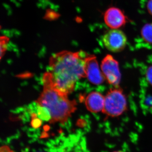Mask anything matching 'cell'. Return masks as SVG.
<instances>
[{"label": "cell", "instance_id": "1", "mask_svg": "<svg viewBox=\"0 0 152 152\" xmlns=\"http://www.w3.org/2000/svg\"><path fill=\"white\" fill-rule=\"evenodd\" d=\"M85 52L64 51L53 55L50 61V73L56 88L68 95L73 91L75 83L86 77Z\"/></svg>", "mask_w": 152, "mask_h": 152}, {"label": "cell", "instance_id": "2", "mask_svg": "<svg viewBox=\"0 0 152 152\" xmlns=\"http://www.w3.org/2000/svg\"><path fill=\"white\" fill-rule=\"evenodd\" d=\"M43 91L37 102L48 109L51 115V123L58 122L64 124L77 109L76 101L69 100L67 95L56 88L49 72L44 74Z\"/></svg>", "mask_w": 152, "mask_h": 152}, {"label": "cell", "instance_id": "3", "mask_svg": "<svg viewBox=\"0 0 152 152\" xmlns=\"http://www.w3.org/2000/svg\"><path fill=\"white\" fill-rule=\"evenodd\" d=\"M127 109L126 98L121 89L115 87L109 90L105 96L103 113L109 117L119 116Z\"/></svg>", "mask_w": 152, "mask_h": 152}, {"label": "cell", "instance_id": "4", "mask_svg": "<svg viewBox=\"0 0 152 152\" xmlns=\"http://www.w3.org/2000/svg\"><path fill=\"white\" fill-rule=\"evenodd\" d=\"M101 69L104 77L109 84L119 87L121 75L119 63L113 56L107 55L102 61Z\"/></svg>", "mask_w": 152, "mask_h": 152}, {"label": "cell", "instance_id": "5", "mask_svg": "<svg viewBox=\"0 0 152 152\" xmlns=\"http://www.w3.org/2000/svg\"><path fill=\"white\" fill-rule=\"evenodd\" d=\"M102 41L105 47L110 51L118 53L124 49L127 39L122 31L111 29L104 34Z\"/></svg>", "mask_w": 152, "mask_h": 152}, {"label": "cell", "instance_id": "6", "mask_svg": "<svg viewBox=\"0 0 152 152\" xmlns=\"http://www.w3.org/2000/svg\"><path fill=\"white\" fill-rule=\"evenodd\" d=\"M85 60L86 77L89 81L94 85L102 84L105 79L100 69L96 57L87 54Z\"/></svg>", "mask_w": 152, "mask_h": 152}, {"label": "cell", "instance_id": "7", "mask_svg": "<svg viewBox=\"0 0 152 152\" xmlns=\"http://www.w3.org/2000/svg\"><path fill=\"white\" fill-rule=\"evenodd\" d=\"M104 20L106 25L111 29H118L126 23V18L120 9L110 8L105 12Z\"/></svg>", "mask_w": 152, "mask_h": 152}, {"label": "cell", "instance_id": "8", "mask_svg": "<svg viewBox=\"0 0 152 152\" xmlns=\"http://www.w3.org/2000/svg\"><path fill=\"white\" fill-rule=\"evenodd\" d=\"M105 96L98 92L94 91L87 96L85 101L88 110L92 113H98L103 110Z\"/></svg>", "mask_w": 152, "mask_h": 152}, {"label": "cell", "instance_id": "9", "mask_svg": "<svg viewBox=\"0 0 152 152\" xmlns=\"http://www.w3.org/2000/svg\"><path fill=\"white\" fill-rule=\"evenodd\" d=\"M142 37L145 42L152 44V23L147 24L142 28Z\"/></svg>", "mask_w": 152, "mask_h": 152}, {"label": "cell", "instance_id": "10", "mask_svg": "<svg viewBox=\"0 0 152 152\" xmlns=\"http://www.w3.org/2000/svg\"><path fill=\"white\" fill-rule=\"evenodd\" d=\"M37 115L41 119L48 121L51 119V115L48 109L38 105L37 109Z\"/></svg>", "mask_w": 152, "mask_h": 152}, {"label": "cell", "instance_id": "11", "mask_svg": "<svg viewBox=\"0 0 152 152\" xmlns=\"http://www.w3.org/2000/svg\"><path fill=\"white\" fill-rule=\"evenodd\" d=\"M8 42L7 38L1 37V59L4 55L7 49V43Z\"/></svg>", "mask_w": 152, "mask_h": 152}, {"label": "cell", "instance_id": "12", "mask_svg": "<svg viewBox=\"0 0 152 152\" xmlns=\"http://www.w3.org/2000/svg\"><path fill=\"white\" fill-rule=\"evenodd\" d=\"M146 77L149 83L152 86V65L147 69L146 72Z\"/></svg>", "mask_w": 152, "mask_h": 152}, {"label": "cell", "instance_id": "13", "mask_svg": "<svg viewBox=\"0 0 152 152\" xmlns=\"http://www.w3.org/2000/svg\"><path fill=\"white\" fill-rule=\"evenodd\" d=\"M41 124H42V121H41V119L38 118L37 117L33 118L31 122V125L33 127L35 128L39 127L40 126Z\"/></svg>", "mask_w": 152, "mask_h": 152}, {"label": "cell", "instance_id": "14", "mask_svg": "<svg viewBox=\"0 0 152 152\" xmlns=\"http://www.w3.org/2000/svg\"><path fill=\"white\" fill-rule=\"evenodd\" d=\"M147 8H148L149 12L152 15V0H149V1L148 3Z\"/></svg>", "mask_w": 152, "mask_h": 152}, {"label": "cell", "instance_id": "15", "mask_svg": "<svg viewBox=\"0 0 152 152\" xmlns=\"http://www.w3.org/2000/svg\"><path fill=\"white\" fill-rule=\"evenodd\" d=\"M113 152H123L122 151H115Z\"/></svg>", "mask_w": 152, "mask_h": 152}]
</instances>
